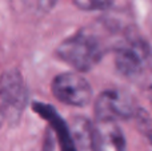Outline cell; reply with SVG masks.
Instances as JSON below:
<instances>
[{"mask_svg": "<svg viewBox=\"0 0 152 151\" xmlns=\"http://www.w3.org/2000/svg\"><path fill=\"white\" fill-rule=\"evenodd\" d=\"M107 52V45L100 35L91 28L80 29L64 39L56 48V55L60 60L76 70L77 72H88L102 62Z\"/></svg>", "mask_w": 152, "mask_h": 151, "instance_id": "6da1fadb", "label": "cell"}, {"mask_svg": "<svg viewBox=\"0 0 152 151\" xmlns=\"http://www.w3.org/2000/svg\"><path fill=\"white\" fill-rule=\"evenodd\" d=\"M52 94L59 102L72 107H84L91 102L92 87L77 72H64L53 79Z\"/></svg>", "mask_w": 152, "mask_h": 151, "instance_id": "7a4b0ae2", "label": "cell"}, {"mask_svg": "<svg viewBox=\"0 0 152 151\" xmlns=\"http://www.w3.org/2000/svg\"><path fill=\"white\" fill-rule=\"evenodd\" d=\"M135 102L131 95L120 90H107L95 102L96 120H123L135 115Z\"/></svg>", "mask_w": 152, "mask_h": 151, "instance_id": "3957f363", "label": "cell"}, {"mask_svg": "<svg viewBox=\"0 0 152 151\" xmlns=\"http://www.w3.org/2000/svg\"><path fill=\"white\" fill-rule=\"evenodd\" d=\"M150 56V47L143 40H127L115 51V64L118 71L126 78H135L144 70Z\"/></svg>", "mask_w": 152, "mask_h": 151, "instance_id": "277c9868", "label": "cell"}, {"mask_svg": "<svg viewBox=\"0 0 152 151\" xmlns=\"http://www.w3.org/2000/svg\"><path fill=\"white\" fill-rule=\"evenodd\" d=\"M94 146L95 151H126V136L119 123L96 120L94 126Z\"/></svg>", "mask_w": 152, "mask_h": 151, "instance_id": "5b68a950", "label": "cell"}, {"mask_svg": "<svg viewBox=\"0 0 152 151\" xmlns=\"http://www.w3.org/2000/svg\"><path fill=\"white\" fill-rule=\"evenodd\" d=\"M0 96L5 106L11 110L20 111L26 103V87L18 71H11L3 76L0 84Z\"/></svg>", "mask_w": 152, "mask_h": 151, "instance_id": "8992f818", "label": "cell"}, {"mask_svg": "<svg viewBox=\"0 0 152 151\" xmlns=\"http://www.w3.org/2000/svg\"><path fill=\"white\" fill-rule=\"evenodd\" d=\"M34 110L40 117L44 118L53 128L55 134L58 135L61 151H75L69 126L61 119L60 115H58V112L52 108V106H47L43 103H34Z\"/></svg>", "mask_w": 152, "mask_h": 151, "instance_id": "52a82bcc", "label": "cell"}, {"mask_svg": "<svg viewBox=\"0 0 152 151\" xmlns=\"http://www.w3.org/2000/svg\"><path fill=\"white\" fill-rule=\"evenodd\" d=\"M69 131L74 141L75 151H95L94 126L88 119L83 117H76L71 122Z\"/></svg>", "mask_w": 152, "mask_h": 151, "instance_id": "ba28073f", "label": "cell"}, {"mask_svg": "<svg viewBox=\"0 0 152 151\" xmlns=\"http://www.w3.org/2000/svg\"><path fill=\"white\" fill-rule=\"evenodd\" d=\"M76 7L84 11H102L111 7L113 0H72Z\"/></svg>", "mask_w": 152, "mask_h": 151, "instance_id": "9c48e42d", "label": "cell"}, {"mask_svg": "<svg viewBox=\"0 0 152 151\" xmlns=\"http://www.w3.org/2000/svg\"><path fill=\"white\" fill-rule=\"evenodd\" d=\"M56 1H58V0H36L37 5H39L40 8H43V10H45V11L51 10V8L56 4Z\"/></svg>", "mask_w": 152, "mask_h": 151, "instance_id": "30bf717a", "label": "cell"}, {"mask_svg": "<svg viewBox=\"0 0 152 151\" xmlns=\"http://www.w3.org/2000/svg\"><path fill=\"white\" fill-rule=\"evenodd\" d=\"M148 141H150V143H151V146H152V131L148 134Z\"/></svg>", "mask_w": 152, "mask_h": 151, "instance_id": "8fae6325", "label": "cell"}]
</instances>
